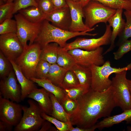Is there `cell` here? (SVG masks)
Masks as SVG:
<instances>
[{
  "instance_id": "cell-1",
  "label": "cell",
  "mask_w": 131,
  "mask_h": 131,
  "mask_svg": "<svg viewBox=\"0 0 131 131\" xmlns=\"http://www.w3.org/2000/svg\"><path fill=\"white\" fill-rule=\"evenodd\" d=\"M111 86L106 90L100 92L90 87L76 100L77 108L70 116L72 124L76 127L75 131H93L98 119L110 116L116 106Z\"/></svg>"
},
{
  "instance_id": "cell-2",
  "label": "cell",
  "mask_w": 131,
  "mask_h": 131,
  "mask_svg": "<svg viewBox=\"0 0 131 131\" xmlns=\"http://www.w3.org/2000/svg\"><path fill=\"white\" fill-rule=\"evenodd\" d=\"M88 31L81 32H73L58 27L44 19L41 23L40 31L34 43L38 44L41 48L51 42L57 44L62 48L64 47L69 40L81 35L94 36L97 33H91Z\"/></svg>"
},
{
  "instance_id": "cell-3",
  "label": "cell",
  "mask_w": 131,
  "mask_h": 131,
  "mask_svg": "<svg viewBox=\"0 0 131 131\" xmlns=\"http://www.w3.org/2000/svg\"><path fill=\"white\" fill-rule=\"evenodd\" d=\"M90 67L92 75L90 87L95 90L101 92L112 86V80L109 78V76L113 73L131 70V62L125 67L117 68L112 67L110 61L107 60L101 66L93 65Z\"/></svg>"
},
{
  "instance_id": "cell-4",
  "label": "cell",
  "mask_w": 131,
  "mask_h": 131,
  "mask_svg": "<svg viewBox=\"0 0 131 131\" xmlns=\"http://www.w3.org/2000/svg\"><path fill=\"white\" fill-rule=\"evenodd\" d=\"M29 106H22L23 115L15 131H39L46 120L42 117V112L37 103L30 99L27 101Z\"/></svg>"
},
{
  "instance_id": "cell-5",
  "label": "cell",
  "mask_w": 131,
  "mask_h": 131,
  "mask_svg": "<svg viewBox=\"0 0 131 131\" xmlns=\"http://www.w3.org/2000/svg\"><path fill=\"white\" fill-rule=\"evenodd\" d=\"M41 48L34 43L24 48L23 51L15 61L28 79L36 78L35 70L40 60Z\"/></svg>"
},
{
  "instance_id": "cell-6",
  "label": "cell",
  "mask_w": 131,
  "mask_h": 131,
  "mask_svg": "<svg viewBox=\"0 0 131 131\" xmlns=\"http://www.w3.org/2000/svg\"><path fill=\"white\" fill-rule=\"evenodd\" d=\"M85 24L90 28L100 23L106 24L116 9L106 6L95 0H90L83 7Z\"/></svg>"
},
{
  "instance_id": "cell-7",
  "label": "cell",
  "mask_w": 131,
  "mask_h": 131,
  "mask_svg": "<svg viewBox=\"0 0 131 131\" xmlns=\"http://www.w3.org/2000/svg\"><path fill=\"white\" fill-rule=\"evenodd\" d=\"M127 72L124 70L115 73L112 80L116 106L123 111L131 108V92L126 78Z\"/></svg>"
},
{
  "instance_id": "cell-8",
  "label": "cell",
  "mask_w": 131,
  "mask_h": 131,
  "mask_svg": "<svg viewBox=\"0 0 131 131\" xmlns=\"http://www.w3.org/2000/svg\"><path fill=\"white\" fill-rule=\"evenodd\" d=\"M14 16L17 24L16 34L24 48L33 44L39 32L41 22H30L19 13Z\"/></svg>"
},
{
  "instance_id": "cell-9",
  "label": "cell",
  "mask_w": 131,
  "mask_h": 131,
  "mask_svg": "<svg viewBox=\"0 0 131 131\" xmlns=\"http://www.w3.org/2000/svg\"><path fill=\"white\" fill-rule=\"evenodd\" d=\"M106 25L105 31L101 37L98 38L90 39L78 38L73 41L67 43L63 49L67 51L75 49L91 51L102 46L109 44L111 42L112 30L109 25L106 24Z\"/></svg>"
},
{
  "instance_id": "cell-10",
  "label": "cell",
  "mask_w": 131,
  "mask_h": 131,
  "mask_svg": "<svg viewBox=\"0 0 131 131\" xmlns=\"http://www.w3.org/2000/svg\"><path fill=\"white\" fill-rule=\"evenodd\" d=\"M103 50V48L101 47L91 51L75 49L68 51L74 57L76 64L90 67L93 65L101 66L104 63Z\"/></svg>"
},
{
  "instance_id": "cell-11",
  "label": "cell",
  "mask_w": 131,
  "mask_h": 131,
  "mask_svg": "<svg viewBox=\"0 0 131 131\" xmlns=\"http://www.w3.org/2000/svg\"><path fill=\"white\" fill-rule=\"evenodd\" d=\"M22 105L0 95V120L16 126L22 118Z\"/></svg>"
},
{
  "instance_id": "cell-12",
  "label": "cell",
  "mask_w": 131,
  "mask_h": 131,
  "mask_svg": "<svg viewBox=\"0 0 131 131\" xmlns=\"http://www.w3.org/2000/svg\"><path fill=\"white\" fill-rule=\"evenodd\" d=\"M0 51L8 59L15 62L22 53L24 47L16 33L0 35Z\"/></svg>"
},
{
  "instance_id": "cell-13",
  "label": "cell",
  "mask_w": 131,
  "mask_h": 131,
  "mask_svg": "<svg viewBox=\"0 0 131 131\" xmlns=\"http://www.w3.org/2000/svg\"><path fill=\"white\" fill-rule=\"evenodd\" d=\"M14 71H11L6 77L0 81V95L3 98L18 103L21 101V86L17 83Z\"/></svg>"
},
{
  "instance_id": "cell-14",
  "label": "cell",
  "mask_w": 131,
  "mask_h": 131,
  "mask_svg": "<svg viewBox=\"0 0 131 131\" xmlns=\"http://www.w3.org/2000/svg\"><path fill=\"white\" fill-rule=\"evenodd\" d=\"M66 1L70 9L71 18L69 30L73 32H81L95 30L97 26L90 29L83 22V18L85 17L83 7L80 2H75L71 0Z\"/></svg>"
},
{
  "instance_id": "cell-15",
  "label": "cell",
  "mask_w": 131,
  "mask_h": 131,
  "mask_svg": "<svg viewBox=\"0 0 131 131\" xmlns=\"http://www.w3.org/2000/svg\"><path fill=\"white\" fill-rule=\"evenodd\" d=\"M45 19L58 27L69 30L71 23V18L68 7L67 6L55 9L46 15Z\"/></svg>"
},
{
  "instance_id": "cell-16",
  "label": "cell",
  "mask_w": 131,
  "mask_h": 131,
  "mask_svg": "<svg viewBox=\"0 0 131 131\" xmlns=\"http://www.w3.org/2000/svg\"><path fill=\"white\" fill-rule=\"evenodd\" d=\"M123 11V9H116L115 13L108 20L109 25L112 28L110 45L109 48L103 53V55L106 54L113 49L114 47L116 39L124 29L126 22L122 17Z\"/></svg>"
},
{
  "instance_id": "cell-17",
  "label": "cell",
  "mask_w": 131,
  "mask_h": 131,
  "mask_svg": "<svg viewBox=\"0 0 131 131\" xmlns=\"http://www.w3.org/2000/svg\"><path fill=\"white\" fill-rule=\"evenodd\" d=\"M50 93L43 88H36L29 94L27 98L36 101L43 112L51 116L52 111V104Z\"/></svg>"
},
{
  "instance_id": "cell-18",
  "label": "cell",
  "mask_w": 131,
  "mask_h": 131,
  "mask_svg": "<svg viewBox=\"0 0 131 131\" xmlns=\"http://www.w3.org/2000/svg\"><path fill=\"white\" fill-rule=\"evenodd\" d=\"M9 60L12 65L18 81L21 86L22 90L21 99L22 101L24 100L36 88L34 84V82L26 77L15 62L11 60Z\"/></svg>"
},
{
  "instance_id": "cell-19",
  "label": "cell",
  "mask_w": 131,
  "mask_h": 131,
  "mask_svg": "<svg viewBox=\"0 0 131 131\" xmlns=\"http://www.w3.org/2000/svg\"><path fill=\"white\" fill-rule=\"evenodd\" d=\"M124 121L127 123H131V108L124 110L120 114L106 117L97 123L96 125L97 129L101 130L111 127Z\"/></svg>"
},
{
  "instance_id": "cell-20",
  "label": "cell",
  "mask_w": 131,
  "mask_h": 131,
  "mask_svg": "<svg viewBox=\"0 0 131 131\" xmlns=\"http://www.w3.org/2000/svg\"><path fill=\"white\" fill-rule=\"evenodd\" d=\"M30 79L39 86L53 94L61 104L66 98V97L63 89L54 84L47 78L40 79L31 78Z\"/></svg>"
},
{
  "instance_id": "cell-21",
  "label": "cell",
  "mask_w": 131,
  "mask_h": 131,
  "mask_svg": "<svg viewBox=\"0 0 131 131\" xmlns=\"http://www.w3.org/2000/svg\"><path fill=\"white\" fill-rule=\"evenodd\" d=\"M71 70L78 79L80 86L88 89L90 87L92 75L90 67L76 64Z\"/></svg>"
},
{
  "instance_id": "cell-22",
  "label": "cell",
  "mask_w": 131,
  "mask_h": 131,
  "mask_svg": "<svg viewBox=\"0 0 131 131\" xmlns=\"http://www.w3.org/2000/svg\"><path fill=\"white\" fill-rule=\"evenodd\" d=\"M59 46L57 44L53 42L42 47L40 59L46 61L51 64L56 63Z\"/></svg>"
},
{
  "instance_id": "cell-23",
  "label": "cell",
  "mask_w": 131,
  "mask_h": 131,
  "mask_svg": "<svg viewBox=\"0 0 131 131\" xmlns=\"http://www.w3.org/2000/svg\"><path fill=\"white\" fill-rule=\"evenodd\" d=\"M18 12L26 19L32 22H41L45 19L46 15L38 7H30L21 9Z\"/></svg>"
},
{
  "instance_id": "cell-24",
  "label": "cell",
  "mask_w": 131,
  "mask_h": 131,
  "mask_svg": "<svg viewBox=\"0 0 131 131\" xmlns=\"http://www.w3.org/2000/svg\"><path fill=\"white\" fill-rule=\"evenodd\" d=\"M68 70L57 63L51 64L47 79L54 84L61 87L63 78Z\"/></svg>"
},
{
  "instance_id": "cell-25",
  "label": "cell",
  "mask_w": 131,
  "mask_h": 131,
  "mask_svg": "<svg viewBox=\"0 0 131 131\" xmlns=\"http://www.w3.org/2000/svg\"><path fill=\"white\" fill-rule=\"evenodd\" d=\"M50 96L52 104V111L51 116L63 122L71 123L70 115L65 111L53 94L50 93Z\"/></svg>"
},
{
  "instance_id": "cell-26",
  "label": "cell",
  "mask_w": 131,
  "mask_h": 131,
  "mask_svg": "<svg viewBox=\"0 0 131 131\" xmlns=\"http://www.w3.org/2000/svg\"><path fill=\"white\" fill-rule=\"evenodd\" d=\"M56 63L67 70L71 69L76 64L74 57L68 52L59 46Z\"/></svg>"
},
{
  "instance_id": "cell-27",
  "label": "cell",
  "mask_w": 131,
  "mask_h": 131,
  "mask_svg": "<svg viewBox=\"0 0 131 131\" xmlns=\"http://www.w3.org/2000/svg\"><path fill=\"white\" fill-rule=\"evenodd\" d=\"M98 1L104 5L115 9L131 10V1L123 0H89Z\"/></svg>"
},
{
  "instance_id": "cell-28",
  "label": "cell",
  "mask_w": 131,
  "mask_h": 131,
  "mask_svg": "<svg viewBox=\"0 0 131 131\" xmlns=\"http://www.w3.org/2000/svg\"><path fill=\"white\" fill-rule=\"evenodd\" d=\"M80 85L78 79L71 70L66 72L62 82L61 87L63 89H69Z\"/></svg>"
},
{
  "instance_id": "cell-29",
  "label": "cell",
  "mask_w": 131,
  "mask_h": 131,
  "mask_svg": "<svg viewBox=\"0 0 131 131\" xmlns=\"http://www.w3.org/2000/svg\"><path fill=\"white\" fill-rule=\"evenodd\" d=\"M42 117L54 124L58 130L60 131H71L73 128L71 123H66L60 121L45 113H41Z\"/></svg>"
},
{
  "instance_id": "cell-30",
  "label": "cell",
  "mask_w": 131,
  "mask_h": 131,
  "mask_svg": "<svg viewBox=\"0 0 131 131\" xmlns=\"http://www.w3.org/2000/svg\"><path fill=\"white\" fill-rule=\"evenodd\" d=\"M126 21L124 29L119 36V39L118 43H121L131 37V10H125L123 12Z\"/></svg>"
},
{
  "instance_id": "cell-31",
  "label": "cell",
  "mask_w": 131,
  "mask_h": 131,
  "mask_svg": "<svg viewBox=\"0 0 131 131\" xmlns=\"http://www.w3.org/2000/svg\"><path fill=\"white\" fill-rule=\"evenodd\" d=\"M13 70L9 60L0 51V77L1 79L7 77Z\"/></svg>"
},
{
  "instance_id": "cell-32",
  "label": "cell",
  "mask_w": 131,
  "mask_h": 131,
  "mask_svg": "<svg viewBox=\"0 0 131 131\" xmlns=\"http://www.w3.org/2000/svg\"><path fill=\"white\" fill-rule=\"evenodd\" d=\"M17 24L15 20L11 18L7 19L0 24V34L16 33Z\"/></svg>"
},
{
  "instance_id": "cell-33",
  "label": "cell",
  "mask_w": 131,
  "mask_h": 131,
  "mask_svg": "<svg viewBox=\"0 0 131 131\" xmlns=\"http://www.w3.org/2000/svg\"><path fill=\"white\" fill-rule=\"evenodd\" d=\"M89 89H87L80 85L69 89H63L66 97L76 100L86 92Z\"/></svg>"
},
{
  "instance_id": "cell-34",
  "label": "cell",
  "mask_w": 131,
  "mask_h": 131,
  "mask_svg": "<svg viewBox=\"0 0 131 131\" xmlns=\"http://www.w3.org/2000/svg\"><path fill=\"white\" fill-rule=\"evenodd\" d=\"M51 64L46 61L40 59L36 69V78L40 79L47 78Z\"/></svg>"
},
{
  "instance_id": "cell-35",
  "label": "cell",
  "mask_w": 131,
  "mask_h": 131,
  "mask_svg": "<svg viewBox=\"0 0 131 131\" xmlns=\"http://www.w3.org/2000/svg\"><path fill=\"white\" fill-rule=\"evenodd\" d=\"M14 5L13 2H7L0 5V23L7 19L12 18L13 15Z\"/></svg>"
},
{
  "instance_id": "cell-36",
  "label": "cell",
  "mask_w": 131,
  "mask_h": 131,
  "mask_svg": "<svg viewBox=\"0 0 131 131\" xmlns=\"http://www.w3.org/2000/svg\"><path fill=\"white\" fill-rule=\"evenodd\" d=\"M13 3V14L21 9L30 7H38V3L36 0H15Z\"/></svg>"
},
{
  "instance_id": "cell-37",
  "label": "cell",
  "mask_w": 131,
  "mask_h": 131,
  "mask_svg": "<svg viewBox=\"0 0 131 131\" xmlns=\"http://www.w3.org/2000/svg\"><path fill=\"white\" fill-rule=\"evenodd\" d=\"M131 50V40H128L121 43L118 49L113 53L114 59L116 60L120 59L125 54Z\"/></svg>"
},
{
  "instance_id": "cell-38",
  "label": "cell",
  "mask_w": 131,
  "mask_h": 131,
  "mask_svg": "<svg viewBox=\"0 0 131 131\" xmlns=\"http://www.w3.org/2000/svg\"><path fill=\"white\" fill-rule=\"evenodd\" d=\"M61 104L65 111L70 115L76 109L77 103L76 100L70 99L66 97Z\"/></svg>"
},
{
  "instance_id": "cell-39",
  "label": "cell",
  "mask_w": 131,
  "mask_h": 131,
  "mask_svg": "<svg viewBox=\"0 0 131 131\" xmlns=\"http://www.w3.org/2000/svg\"><path fill=\"white\" fill-rule=\"evenodd\" d=\"M38 3L39 8L46 15L56 9L51 0H40Z\"/></svg>"
},
{
  "instance_id": "cell-40",
  "label": "cell",
  "mask_w": 131,
  "mask_h": 131,
  "mask_svg": "<svg viewBox=\"0 0 131 131\" xmlns=\"http://www.w3.org/2000/svg\"><path fill=\"white\" fill-rule=\"evenodd\" d=\"M56 9L68 6L66 0H51Z\"/></svg>"
},
{
  "instance_id": "cell-41",
  "label": "cell",
  "mask_w": 131,
  "mask_h": 131,
  "mask_svg": "<svg viewBox=\"0 0 131 131\" xmlns=\"http://www.w3.org/2000/svg\"><path fill=\"white\" fill-rule=\"evenodd\" d=\"M13 126L3 121L0 120V131H11Z\"/></svg>"
},
{
  "instance_id": "cell-42",
  "label": "cell",
  "mask_w": 131,
  "mask_h": 131,
  "mask_svg": "<svg viewBox=\"0 0 131 131\" xmlns=\"http://www.w3.org/2000/svg\"><path fill=\"white\" fill-rule=\"evenodd\" d=\"M51 123L49 122L46 120L43 124L39 131H49L50 128L52 126Z\"/></svg>"
},
{
  "instance_id": "cell-43",
  "label": "cell",
  "mask_w": 131,
  "mask_h": 131,
  "mask_svg": "<svg viewBox=\"0 0 131 131\" xmlns=\"http://www.w3.org/2000/svg\"><path fill=\"white\" fill-rule=\"evenodd\" d=\"M89 1V0H81L80 2L83 7L87 4Z\"/></svg>"
},
{
  "instance_id": "cell-44",
  "label": "cell",
  "mask_w": 131,
  "mask_h": 131,
  "mask_svg": "<svg viewBox=\"0 0 131 131\" xmlns=\"http://www.w3.org/2000/svg\"><path fill=\"white\" fill-rule=\"evenodd\" d=\"M128 82L129 87L131 92V80L128 79Z\"/></svg>"
},
{
  "instance_id": "cell-45",
  "label": "cell",
  "mask_w": 131,
  "mask_h": 131,
  "mask_svg": "<svg viewBox=\"0 0 131 131\" xmlns=\"http://www.w3.org/2000/svg\"><path fill=\"white\" fill-rule=\"evenodd\" d=\"M57 130L55 128L52 126L51 128H50L49 131H57V130Z\"/></svg>"
},
{
  "instance_id": "cell-46",
  "label": "cell",
  "mask_w": 131,
  "mask_h": 131,
  "mask_svg": "<svg viewBox=\"0 0 131 131\" xmlns=\"http://www.w3.org/2000/svg\"><path fill=\"white\" fill-rule=\"evenodd\" d=\"M127 129L128 131H131V126H128Z\"/></svg>"
},
{
  "instance_id": "cell-47",
  "label": "cell",
  "mask_w": 131,
  "mask_h": 131,
  "mask_svg": "<svg viewBox=\"0 0 131 131\" xmlns=\"http://www.w3.org/2000/svg\"><path fill=\"white\" fill-rule=\"evenodd\" d=\"M74 1L75 2H79L81 0H71Z\"/></svg>"
},
{
  "instance_id": "cell-48",
  "label": "cell",
  "mask_w": 131,
  "mask_h": 131,
  "mask_svg": "<svg viewBox=\"0 0 131 131\" xmlns=\"http://www.w3.org/2000/svg\"><path fill=\"white\" fill-rule=\"evenodd\" d=\"M14 0H8L7 2H13Z\"/></svg>"
},
{
  "instance_id": "cell-49",
  "label": "cell",
  "mask_w": 131,
  "mask_h": 131,
  "mask_svg": "<svg viewBox=\"0 0 131 131\" xmlns=\"http://www.w3.org/2000/svg\"><path fill=\"white\" fill-rule=\"evenodd\" d=\"M4 2L6 3L8 0H2Z\"/></svg>"
},
{
  "instance_id": "cell-50",
  "label": "cell",
  "mask_w": 131,
  "mask_h": 131,
  "mask_svg": "<svg viewBox=\"0 0 131 131\" xmlns=\"http://www.w3.org/2000/svg\"><path fill=\"white\" fill-rule=\"evenodd\" d=\"M40 0H36L37 3H38V2Z\"/></svg>"
},
{
  "instance_id": "cell-51",
  "label": "cell",
  "mask_w": 131,
  "mask_h": 131,
  "mask_svg": "<svg viewBox=\"0 0 131 131\" xmlns=\"http://www.w3.org/2000/svg\"><path fill=\"white\" fill-rule=\"evenodd\" d=\"M126 1H131V0H123Z\"/></svg>"
},
{
  "instance_id": "cell-52",
  "label": "cell",
  "mask_w": 131,
  "mask_h": 131,
  "mask_svg": "<svg viewBox=\"0 0 131 131\" xmlns=\"http://www.w3.org/2000/svg\"><path fill=\"white\" fill-rule=\"evenodd\" d=\"M131 41V39L130 40Z\"/></svg>"
}]
</instances>
